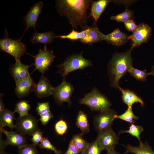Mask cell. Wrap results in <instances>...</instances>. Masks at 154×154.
I'll return each mask as SVG.
<instances>
[{
    "instance_id": "bcb514c9",
    "label": "cell",
    "mask_w": 154,
    "mask_h": 154,
    "mask_svg": "<svg viewBox=\"0 0 154 154\" xmlns=\"http://www.w3.org/2000/svg\"><path fill=\"white\" fill-rule=\"evenodd\" d=\"M60 154H61V153Z\"/></svg>"
},
{
    "instance_id": "7a4b0ae2",
    "label": "cell",
    "mask_w": 154,
    "mask_h": 154,
    "mask_svg": "<svg viewBox=\"0 0 154 154\" xmlns=\"http://www.w3.org/2000/svg\"><path fill=\"white\" fill-rule=\"evenodd\" d=\"M133 48L131 46L125 52L116 53L110 61L108 73L112 87L118 88L120 79L132 67L131 52Z\"/></svg>"
},
{
    "instance_id": "ab89813d",
    "label": "cell",
    "mask_w": 154,
    "mask_h": 154,
    "mask_svg": "<svg viewBox=\"0 0 154 154\" xmlns=\"http://www.w3.org/2000/svg\"><path fill=\"white\" fill-rule=\"evenodd\" d=\"M124 23L126 29L129 31L133 32L137 27V25L133 20H129Z\"/></svg>"
},
{
    "instance_id": "836d02e7",
    "label": "cell",
    "mask_w": 154,
    "mask_h": 154,
    "mask_svg": "<svg viewBox=\"0 0 154 154\" xmlns=\"http://www.w3.org/2000/svg\"><path fill=\"white\" fill-rule=\"evenodd\" d=\"M38 145L41 148L51 150L56 154H60L61 153V151L57 150L51 144L47 137H43L42 141Z\"/></svg>"
},
{
    "instance_id": "f1b7e54d",
    "label": "cell",
    "mask_w": 154,
    "mask_h": 154,
    "mask_svg": "<svg viewBox=\"0 0 154 154\" xmlns=\"http://www.w3.org/2000/svg\"><path fill=\"white\" fill-rule=\"evenodd\" d=\"M116 118L120 119L131 124L135 123V120H138L139 117L134 114L132 108H129L123 114L119 115H117Z\"/></svg>"
},
{
    "instance_id": "3957f363",
    "label": "cell",
    "mask_w": 154,
    "mask_h": 154,
    "mask_svg": "<svg viewBox=\"0 0 154 154\" xmlns=\"http://www.w3.org/2000/svg\"><path fill=\"white\" fill-rule=\"evenodd\" d=\"M79 102L87 106L92 111L100 112L110 109L112 105L107 97L96 87L80 99Z\"/></svg>"
},
{
    "instance_id": "d6986e66",
    "label": "cell",
    "mask_w": 154,
    "mask_h": 154,
    "mask_svg": "<svg viewBox=\"0 0 154 154\" xmlns=\"http://www.w3.org/2000/svg\"><path fill=\"white\" fill-rule=\"evenodd\" d=\"M56 35L52 31L44 33H35L31 37L30 41L33 44L43 43L45 45L51 44L54 41V39L56 38Z\"/></svg>"
},
{
    "instance_id": "7c38bea8",
    "label": "cell",
    "mask_w": 154,
    "mask_h": 154,
    "mask_svg": "<svg viewBox=\"0 0 154 154\" xmlns=\"http://www.w3.org/2000/svg\"><path fill=\"white\" fill-rule=\"evenodd\" d=\"M15 84V94L17 98H21L34 92L35 83L30 74L26 78L17 82Z\"/></svg>"
},
{
    "instance_id": "8992f818",
    "label": "cell",
    "mask_w": 154,
    "mask_h": 154,
    "mask_svg": "<svg viewBox=\"0 0 154 154\" xmlns=\"http://www.w3.org/2000/svg\"><path fill=\"white\" fill-rule=\"evenodd\" d=\"M34 57L35 66L34 70H38L42 74L48 70L52 63L55 58L53 54V51L47 48L46 45H45L42 49L38 50V54Z\"/></svg>"
},
{
    "instance_id": "44dd1931",
    "label": "cell",
    "mask_w": 154,
    "mask_h": 154,
    "mask_svg": "<svg viewBox=\"0 0 154 154\" xmlns=\"http://www.w3.org/2000/svg\"><path fill=\"white\" fill-rule=\"evenodd\" d=\"M15 112L14 111L5 108L0 112V126L3 127H8L11 130L15 128L16 126L13 123L14 120L16 119Z\"/></svg>"
},
{
    "instance_id": "5bb4252c",
    "label": "cell",
    "mask_w": 154,
    "mask_h": 154,
    "mask_svg": "<svg viewBox=\"0 0 154 154\" xmlns=\"http://www.w3.org/2000/svg\"><path fill=\"white\" fill-rule=\"evenodd\" d=\"M43 3L41 1L37 2L32 6L24 17V20L26 26L25 31L29 27H33L35 29L37 20L42 11L43 6Z\"/></svg>"
},
{
    "instance_id": "4fadbf2b",
    "label": "cell",
    "mask_w": 154,
    "mask_h": 154,
    "mask_svg": "<svg viewBox=\"0 0 154 154\" xmlns=\"http://www.w3.org/2000/svg\"><path fill=\"white\" fill-rule=\"evenodd\" d=\"M54 88L48 78L42 74L38 83L35 84L34 92L38 98L46 97L52 95Z\"/></svg>"
},
{
    "instance_id": "603a6c76",
    "label": "cell",
    "mask_w": 154,
    "mask_h": 154,
    "mask_svg": "<svg viewBox=\"0 0 154 154\" xmlns=\"http://www.w3.org/2000/svg\"><path fill=\"white\" fill-rule=\"evenodd\" d=\"M126 151L123 154L131 153L135 154H154V151L152 150L147 142H139V145L134 147L128 145L125 146Z\"/></svg>"
},
{
    "instance_id": "484cf974",
    "label": "cell",
    "mask_w": 154,
    "mask_h": 154,
    "mask_svg": "<svg viewBox=\"0 0 154 154\" xmlns=\"http://www.w3.org/2000/svg\"><path fill=\"white\" fill-rule=\"evenodd\" d=\"M134 13L133 11L126 9L124 11L115 16H112L110 17L111 20H115L118 22H123L124 23L127 21L133 20Z\"/></svg>"
},
{
    "instance_id": "9a60e30c",
    "label": "cell",
    "mask_w": 154,
    "mask_h": 154,
    "mask_svg": "<svg viewBox=\"0 0 154 154\" xmlns=\"http://www.w3.org/2000/svg\"><path fill=\"white\" fill-rule=\"evenodd\" d=\"M33 65H27L22 63L20 59L15 58V62L12 65L9 71L15 82L25 78L30 74L28 71L29 68Z\"/></svg>"
},
{
    "instance_id": "f546056e",
    "label": "cell",
    "mask_w": 154,
    "mask_h": 154,
    "mask_svg": "<svg viewBox=\"0 0 154 154\" xmlns=\"http://www.w3.org/2000/svg\"><path fill=\"white\" fill-rule=\"evenodd\" d=\"M130 74L137 80L142 81H145L148 75H151L150 72L147 73V70H140L132 66L128 72Z\"/></svg>"
},
{
    "instance_id": "4316f807",
    "label": "cell",
    "mask_w": 154,
    "mask_h": 154,
    "mask_svg": "<svg viewBox=\"0 0 154 154\" xmlns=\"http://www.w3.org/2000/svg\"><path fill=\"white\" fill-rule=\"evenodd\" d=\"M31 108V106L28 101L22 100L16 104L14 112H17L19 117H23L28 114V112Z\"/></svg>"
},
{
    "instance_id": "30bf717a",
    "label": "cell",
    "mask_w": 154,
    "mask_h": 154,
    "mask_svg": "<svg viewBox=\"0 0 154 154\" xmlns=\"http://www.w3.org/2000/svg\"><path fill=\"white\" fill-rule=\"evenodd\" d=\"M152 30L148 25L141 23L137 25V27L133 34L128 36L129 40L133 42L132 46L134 48L147 42L151 36Z\"/></svg>"
},
{
    "instance_id": "ba28073f",
    "label": "cell",
    "mask_w": 154,
    "mask_h": 154,
    "mask_svg": "<svg viewBox=\"0 0 154 154\" xmlns=\"http://www.w3.org/2000/svg\"><path fill=\"white\" fill-rule=\"evenodd\" d=\"M16 120L15 128L17 131L23 135L31 136L39 129L38 121L31 114L19 116Z\"/></svg>"
},
{
    "instance_id": "f35d334b",
    "label": "cell",
    "mask_w": 154,
    "mask_h": 154,
    "mask_svg": "<svg viewBox=\"0 0 154 154\" xmlns=\"http://www.w3.org/2000/svg\"><path fill=\"white\" fill-rule=\"evenodd\" d=\"M80 150L71 141L67 150L64 154H80Z\"/></svg>"
},
{
    "instance_id": "e0dca14e",
    "label": "cell",
    "mask_w": 154,
    "mask_h": 154,
    "mask_svg": "<svg viewBox=\"0 0 154 154\" xmlns=\"http://www.w3.org/2000/svg\"><path fill=\"white\" fill-rule=\"evenodd\" d=\"M104 40L114 45L119 46L125 44L129 39L128 36L126 33L117 28L111 33L105 35Z\"/></svg>"
},
{
    "instance_id": "ac0fdd59",
    "label": "cell",
    "mask_w": 154,
    "mask_h": 154,
    "mask_svg": "<svg viewBox=\"0 0 154 154\" xmlns=\"http://www.w3.org/2000/svg\"><path fill=\"white\" fill-rule=\"evenodd\" d=\"M86 37L80 40L83 43L91 44L104 40L105 35L102 33L98 28L96 23H94L93 25L87 29Z\"/></svg>"
},
{
    "instance_id": "b9f144b4",
    "label": "cell",
    "mask_w": 154,
    "mask_h": 154,
    "mask_svg": "<svg viewBox=\"0 0 154 154\" xmlns=\"http://www.w3.org/2000/svg\"><path fill=\"white\" fill-rule=\"evenodd\" d=\"M3 94L2 93L0 94V112L2 111L5 109V105L2 100V98Z\"/></svg>"
},
{
    "instance_id": "74e56055",
    "label": "cell",
    "mask_w": 154,
    "mask_h": 154,
    "mask_svg": "<svg viewBox=\"0 0 154 154\" xmlns=\"http://www.w3.org/2000/svg\"><path fill=\"white\" fill-rule=\"evenodd\" d=\"M39 120L42 124L43 125H45L53 117V116L50 111L40 115Z\"/></svg>"
},
{
    "instance_id": "ffe728a7",
    "label": "cell",
    "mask_w": 154,
    "mask_h": 154,
    "mask_svg": "<svg viewBox=\"0 0 154 154\" xmlns=\"http://www.w3.org/2000/svg\"><path fill=\"white\" fill-rule=\"evenodd\" d=\"M118 88L122 94V99L123 102L128 107L131 108L135 103H139L142 106L144 105V102L134 92L128 90H124L119 86Z\"/></svg>"
},
{
    "instance_id": "d6a6232c",
    "label": "cell",
    "mask_w": 154,
    "mask_h": 154,
    "mask_svg": "<svg viewBox=\"0 0 154 154\" xmlns=\"http://www.w3.org/2000/svg\"><path fill=\"white\" fill-rule=\"evenodd\" d=\"M102 150L96 139L91 143H89L84 154H101Z\"/></svg>"
},
{
    "instance_id": "277c9868",
    "label": "cell",
    "mask_w": 154,
    "mask_h": 154,
    "mask_svg": "<svg viewBox=\"0 0 154 154\" xmlns=\"http://www.w3.org/2000/svg\"><path fill=\"white\" fill-rule=\"evenodd\" d=\"M92 65L91 61L85 58L81 53L68 56L63 62L58 66L57 73L65 78L68 74L74 71L83 69Z\"/></svg>"
},
{
    "instance_id": "d590c367",
    "label": "cell",
    "mask_w": 154,
    "mask_h": 154,
    "mask_svg": "<svg viewBox=\"0 0 154 154\" xmlns=\"http://www.w3.org/2000/svg\"><path fill=\"white\" fill-rule=\"evenodd\" d=\"M36 110L38 114L40 116L45 113L50 111L49 102H45L38 103Z\"/></svg>"
},
{
    "instance_id": "d4e9b609",
    "label": "cell",
    "mask_w": 154,
    "mask_h": 154,
    "mask_svg": "<svg viewBox=\"0 0 154 154\" xmlns=\"http://www.w3.org/2000/svg\"><path fill=\"white\" fill-rule=\"evenodd\" d=\"M82 133L74 135L71 141L80 150L81 154H84L89 143L83 138Z\"/></svg>"
},
{
    "instance_id": "7bdbcfd3",
    "label": "cell",
    "mask_w": 154,
    "mask_h": 154,
    "mask_svg": "<svg viewBox=\"0 0 154 154\" xmlns=\"http://www.w3.org/2000/svg\"><path fill=\"white\" fill-rule=\"evenodd\" d=\"M107 154H120L117 152V151H115L114 150H112L107 151Z\"/></svg>"
},
{
    "instance_id": "83f0119b",
    "label": "cell",
    "mask_w": 154,
    "mask_h": 154,
    "mask_svg": "<svg viewBox=\"0 0 154 154\" xmlns=\"http://www.w3.org/2000/svg\"><path fill=\"white\" fill-rule=\"evenodd\" d=\"M87 29L80 32L76 31L73 29L71 32L67 35L57 36L56 38L68 39L72 40H76L78 39L82 40L84 39L86 35Z\"/></svg>"
},
{
    "instance_id": "60d3db41",
    "label": "cell",
    "mask_w": 154,
    "mask_h": 154,
    "mask_svg": "<svg viewBox=\"0 0 154 154\" xmlns=\"http://www.w3.org/2000/svg\"><path fill=\"white\" fill-rule=\"evenodd\" d=\"M2 133L0 131V152L5 151V149L8 146L6 140H4L2 139Z\"/></svg>"
},
{
    "instance_id": "7402d4cb",
    "label": "cell",
    "mask_w": 154,
    "mask_h": 154,
    "mask_svg": "<svg viewBox=\"0 0 154 154\" xmlns=\"http://www.w3.org/2000/svg\"><path fill=\"white\" fill-rule=\"evenodd\" d=\"M110 1L109 0H99L92 2L91 16L94 19V23H96L98 19Z\"/></svg>"
},
{
    "instance_id": "6da1fadb",
    "label": "cell",
    "mask_w": 154,
    "mask_h": 154,
    "mask_svg": "<svg viewBox=\"0 0 154 154\" xmlns=\"http://www.w3.org/2000/svg\"><path fill=\"white\" fill-rule=\"evenodd\" d=\"M88 0H60L56 1V7L59 15L68 19L73 29L78 26L83 30L87 28V10L92 2Z\"/></svg>"
},
{
    "instance_id": "cb8c5ba5",
    "label": "cell",
    "mask_w": 154,
    "mask_h": 154,
    "mask_svg": "<svg viewBox=\"0 0 154 154\" xmlns=\"http://www.w3.org/2000/svg\"><path fill=\"white\" fill-rule=\"evenodd\" d=\"M76 124L84 134L89 131V125L87 115L82 110H80L78 113Z\"/></svg>"
},
{
    "instance_id": "8fae6325",
    "label": "cell",
    "mask_w": 154,
    "mask_h": 154,
    "mask_svg": "<svg viewBox=\"0 0 154 154\" xmlns=\"http://www.w3.org/2000/svg\"><path fill=\"white\" fill-rule=\"evenodd\" d=\"M96 139L102 149L108 151L114 150L118 143L119 137L110 128L98 133Z\"/></svg>"
},
{
    "instance_id": "9c48e42d",
    "label": "cell",
    "mask_w": 154,
    "mask_h": 154,
    "mask_svg": "<svg viewBox=\"0 0 154 154\" xmlns=\"http://www.w3.org/2000/svg\"><path fill=\"white\" fill-rule=\"evenodd\" d=\"M74 90L72 85L63 78L61 83L54 87L52 95L58 105H61L63 103L66 102L70 105V98Z\"/></svg>"
},
{
    "instance_id": "52a82bcc",
    "label": "cell",
    "mask_w": 154,
    "mask_h": 154,
    "mask_svg": "<svg viewBox=\"0 0 154 154\" xmlns=\"http://www.w3.org/2000/svg\"><path fill=\"white\" fill-rule=\"evenodd\" d=\"M116 112L110 108L100 112L95 116L94 127L98 133L111 128L113 122L117 116Z\"/></svg>"
},
{
    "instance_id": "ee69618b",
    "label": "cell",
    "mask_w": 154,
    "mask_h": 154,
    "mask_svg": "<svg viewBox=\"0 0 154 154\" xmlns=\"http://www.w3.org/2000/svg\"><path fill=\"white\" fill-rule=\"evenodd\" d=\"M151 75L154 76V65H153L151 68V70L150 72Z\"/></svg>"
},
{
    "instance_id": "4dcf8cb0",
    "label": "cell",
    "mask_w": 154,
    "mask_h": 154,
    "mask_svg": "<svg viewBox=\"0 0 154 154\" xmlns=\"http://www.w3.org/2000/svg\"><path fill=\"white\" fill-rule=\"evenodd\" d=\"M143 131V128L141 125H135L133 123H131L129 127L128 130L121 131L119 132V134L123 133H129L131 135L137 138L140 142H141L140 135Z\"/></svg>"
},
{
    "instance_id": "e575fe53",
    "label": "cell",
    "mask_w": 154,
    "mask_h": 154,
    "mask_svg": "<svg viewBox=\"0 0 154 154\" xmlns=\"http://www.w3.org/2000/svg\"><path fill=\"white\" fill-rule=\"evenodd\" d=\"M54 128L56 132L58 134L62 135L66 132L68 126L65 121L62 119H60L56 123Z\"/></svg>"
},
{
    "instance_id": "1f68e13d",
    "label": "cell",
    "mask_w": 154,
    "mask_h": 154,
    "mask_svg": "<svg viewBox=\"0 0 154 154\" xmlns=\"http://www.w3.org/2000/svg\"><path fill=\"white\" fill-rule=\"evenodd\" d=\"M18 154H39L36 145L33 144H27L18 148Z\"/></svg>"
},
{
    "instance_id": "f6af8a7d",
    "label": "cell",
    "mask_w": 154,
    "mask_h": 154,
    "mask_svg": "<svg viewBox=\"0 0 154 154\" xmlns=\"http://www.w3.org/2000/svg\"><path fill=\"white\" fill-rule=\"evenodd\" d=\"M0 154H14L11 153H7L5 151L0 152Z\"/></svg>"
},
{
    "instance_id": "8d00e7d4",
    "label": "cell",
    "mask_w": 154,
    "mask_h": 154,
    "mask_svg": "<svg viewBox=\"0 0 154 154\" xmlns=\"http://www.w3.org/2000/svg\"><path fill=\"white\" fill-rule=\"evenodd\" d=\"M31 136V140L33 144L36 145L39 144L43 138L42 133L39 129L35 132Z\"/></svg>"
},
{
    "instance_id": "5b68a950",
    "label": "cell",
    "mask_w": 154,
    "mask_h": 154,
    "mask_svg": "<svg viewBox=\"0 0 154 154\" xmlns=\"http://www.w3.org/2000/svg\"><path fill=\"white\" fill-rule=\"evenodd\" d=\"M4 33V37L0 40V50L9 54L15 58L20 59L21 56L26 52L25 44L20 40L10 38L6 29Z\"/></svg>"
},
{
    "instance_id": "2e32d148",
    "label": "cell",
    "mask_w": 154,
    "mask_h": 154,
    "mask_svg": "<svg viewBox=\"0 0 154 154\" xmlns=\"http://www.w3.org/2000/svg\"><path fill=\"white\" fill-rule=\"evenodd\" d=\"M0 131L6 135L7 139L5 140L8 145L16 146L18 148L27 144V139L24 135L12 130L7 131L0 126Z\"/></svg>"
}]
</instances>
